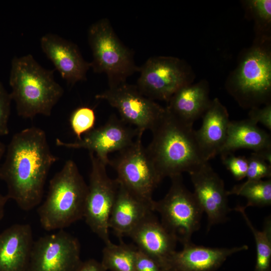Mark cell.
<instances>
[{
    "mask_svg": "<svg viewBox=\"0 0 271 271\" xmlns=\"http://www.w3.org/2000/svg\"><path fill=\"white\" fill-rule=\"evenodd\" d=\"M211 101L208 83L202 80L179 89L167 102L165 108L180 121L193 126L196 120L203 116Z\"/></svg>",
    "mask_w": 271,
    "mask_h": 271,
    "instance_id": "cell-21",
    "label": "cell"
},
{
    "mask_svg": "<svg viewBox=\"0 0 271 271\" xmlns=\"http://www.w3.org/2000/svg\"><path fill=\"white\" fill-rule=\"evenodd\" d=\"M166 111L151 131L147 153L163 180L189 174L207 162L198 146L193 126L187 125Z\"/></svg>",
    "mask_w": 271,
    "mask_h": 271,
    "instance_id": "cell-2",
    "label": "cell"
},
{
    "mask_svg": "<svg viewBox=\"0 0 271 271\" xmlns=\"http://www.w3.org/2000/svg\"><path fill=\"white\" fill-rule=\"evenodd\" d=\"M134 271H166L154 258L137 247Z\"/></svg>",
    "mask_w": 271,
    "mask_h": 271,
    "instance_id": "cell-31",
    "label": "cell"
},
{
    "mask_svg": "<svg viewBox=\"0 0 271 271\" xmlns=\"http://www.w3.org/2000/svg\"><path fill=\"white\" fill-rule=\"evenodd\" d=\"M140 133H143L112 114L105 124L93 128L80 140L65 142L57 139L56 145L70 149L87 150L107 166L109 164V153L119 152L127 148Z\"/></svg>",
    "mask_w": 271,
    "mask_h": 271,
    "instance_id": "cell-13",
    "label": "cell"
},
{
    "mask_svg": "<svg viewBox=\"0 0 271 271\" xmlns=\"http://www.w3.org/2000/svg\"><path fill=\"white\" fill-rule=\"evenodd\" d=\"M91 164L88 191L84 216L90 229L104 242L110 241L108 220L119 184L107 175L106 165L92 152H89Z\"/></svg>",
    "mask_w": 271,
    "mask_h": 271,
    "instance_id": "cell-10",
    "label": "cell"
},
{
    "mask_svg": "<svg viewBox=\"0 0 271 271\" xmlns=\"http://www.w3.org/2000/svg\"><path fill=\"white\" fill-rule=\"evenodd\" d=\"M12 100L10 93L0 81V136H7L9 133L8 123Z\"/></svg>",
    "mask_w": 271,
    "mask_h": 271,
    "instance_id": "cell-30",
    "label": "cell"
},
{
    "mask_svg": "<svg viewBox=\"0 0 271 271\" xmlns=\"http://www.w3.org/2000/svg\"><path fill=\"white\" fill-rule=\"evenodd\" d=\"M87 39L92 54L90 67L94 72L106 75L108 87L126 82L139 71L131 50L119 39L107 18L89 27Z\"/></svg>",
    "mask_w": 271,
    "mask_h": 271,
    "instance_id": "cell-6",
    "label": "cell"
},
{
    "mask_svg": "<svg viewBox=\"0 0 271 271\" xmlns=\"http://www.w3.org/2000/svg\"><path fill=\"white\" fill-rule=\"evenodd\" d=\"M243 245L231 248L209 247L197 245L191 242L183 245V249L174 251L167 262L168 271H214L230 255L245 250Z\"/></svg>",
    "mask_w": 271,
    "mask_h": 271,
    "instance_id": "cell-16",
    "label": "cell"
},
{
    "mask_svg": "<svg viewBox=\"0 0 271 271\" xmlns=\"http://www.w3.org/2000/svg\"><path fill=\"white\" fill-rule=\"evenodd\" d=\"M95 98L106 101L117 110L124 122L142 133L152 131L166 111L165 107L143 95L136 85L126 82L108 87Z\"/></svg>",
    "mask_w": 271,
    "mask_h": 271,
    "instance_id": "cell-11",
    "label": "cell"
},
{
    "mask_svg": "<svg viewBox=\"0 0 271 271\" xmlns=\"http://www.w3.org/2000/svg\"><path fill=\"white\" fill-rule=\"evenodd\" d=\"M96 121L95 111L90 107L82 106L76 108L69 118L70 127L77 140H80L93 128Z\"/></svg>",
    "mask_w": 271,
    "mask_h": 271,
    "instance_id": "cell-26",
    "label": "cell"
},
{
    "mask_svg": "<svg viewBox=\"0 0 271 271\" xmlns=\"http://www.w3.org/2000/svg\"><path fill=\"white\" fill-rule=\"evenodd\" d=\"M234 210L241 214L251 231L256 244V256L254 271H271V219L268 217L261 231L256 229L245 213V208L238 205Z\"/></svg>",
    "mask_w": 271,
    "mask_h": 271,
    "instance_id": "cell-23",
    "label": "cell"
},
{
    "mask_svg": "<svg viewBox=\"0 0 271 271\" xmlns=\"http://www.w3.org/2000/svg\"><path fill=\"white\" fill-rule=\"evenodd\" d=\"M222 162L237 181L246 177L248 160L245 156H235L233 153L220 155Z\"/></svg>",
    "mask_w": 271,
    "mask_h": 271,
    "instance_id": "cell-29",
    "label": "cell"
},
{
    "mask_svg": "<svg viewBox=\"0 0 271 271\" xmlns=\"http://www.w3.org/2000/svg\"><path fill=\"white\" fill-rule=\"evenodd\" d=\"M76 271H107L101 264L94 259H89L81 262Z\"/></svg>",
    "mask_w": 271,
    "mask_h": 271,
    "instance_id": "cell-33",
    "label": "cell"
},
{
    "mask_svg": "<svg viewBox=\"0 0 271 271\" xmlns=\"http://www.w3.org/2000/svg\"><path fill=\"white\" fill-rule=\"evenodd\" d=\"M34 241L29 224H14L0 232V271H28Z\"/></svg>",
    "mask_w": 271,
    "mask_h": 271,
    "instance_id": "cell-18",
    "label": "cell"
},
{
    "mask_svg": "<svg viewBox=\"0 0 271 271\" xmlns=\"http://www.w3.org/2000/svg\"><path fill=\"white\" fill-rule=\"evenodd\" d=\"M137 247L167 269V262L175 251V238L164 227L154 215L147 216L128 235Z\"/></svg>",
    "mask_w": 271,
    "mask_h": 271,
    "instance_id": "cell-17",
    "label": "cell"
},
{
    "mask_svg": "<svg viewBox=\"0 0 271 271\" xmlns=\"http://www.w3.org/2000/svg\"><path fill=\"white\" fill-rule=\"evenodd\" d=\"M6 147L5 144L0 141V167L1 165L2 159L5 154Z\"/></svg>",
    "mask_w": 271,
    "mask_h": 271,
    "instance_id": "cell-35",
    "label": "cell"
},
{
    "mask_svg": "<svg viewBox=\"0 0 271 271\" xmlns=\"http://www.w3.org/2000/svg\"><path fill=\"white\" fill-rule=\"evenodd\" d=\"M263 40L243 55L227 85L229 93L244 108L270 103L271 54Z\"/></svg>",
    "mask_w": 271,
    "mask_h": 271,
    "instance_id": "cell-5",
    "label": "cell"
},
{
    "mask_svg": "<svg viewBox=\"0 0 271 271\" xmlns=\"http://www.w3.org/2000/svg\"><path fill=\"white\" fill-rule=\"evenodd\" d=\"M136 85L139 90L153 100L167 102L180 88L192 83L193 73L183 60L172 56L149 58L141 67Z\"/></svg>",
    "mask_w": 271,
    "mask_h": 271,
    "instance_id": "cell-9",
    "label": "cell"
},
{
    "mask_svg": "<svg viewBox=\"0 0 271 271\" xmlns=\"http://www.w3.org/2000/svg\"><path fill=\"white\" fill-rule=\"evenodd\" d=\"M9 200L7 195L0 194V221L4 216L5 206Z\"/></svg>",
    "mask_w": 271,
    "mask_h": 271,
    "instance_id": "cell-34",
    "label": "cell"
},
{
    "mask_svg": "<svg viewBox=\"0 0 271 271\" xmlns=\"http://www.w3.org/2000/svg\"><path fill=\"white\" fill-rule=\"evenodd\" d=\"M202 118V125L199 129L194 130V134L203 159L209 162L220 154L230 120L226 108L218 98L212 100Z\"/></svg>",
    "mask_w": 271,
    "mask_h": 271,
    "instance_id": "cell-19",
    "label": "cell"
},
{
    "mask_svg": "<svg viewBox=\"0 0 271 271\" xmlns=\"http://www.w3.org/2000/svg\"><path fill=\"white\" fill-rule=\"evenodd\" d=\"M189 174L194 188L193 194L207 216L208 230L212 225L226 221L231 209L228 205V195L223 180L209 162Z\"/></svg>",
    "mask_w": 271,
    "mask_h": 271,
    "instance_id": "cell-14",
    "label": "cell"
},
{
    "mask_svg": "<svg viewBox=\"0 0 271 271\" xmlns=\"http://www.w3.org/2000/svg\"><path fill=\"white\" fill-rule=\"evenodd\" d=\"M87 191L76 164L68 160L50 180L46 199L37 208L43 229H64L83 218Z\"/></svg>",
    "mask_w": 271,
    "mask_h": 271,
    "instance_id": "cell-4",
    "label": "cell"
},
{
    "mask_svg": "<svg viewBox=\"0 0 271 271\" xmlns=\"http://www.w3.org/2000/svg\"><path fill=\"white\" fill-rule=\"evenodd\" d=\"M248 118L256 123H260L267 129L271 130V103H267L264 106L254 107L250 109Z\"/></svg>",
    "mask_w": 271,
    "mask_h": 271,
    "instance_id": "cell-32",
    "label": "cell"
},
{
    "mask_svg": "<svg viewBox=\"0 0 271 271\" xmlns=\"http://www.w3.org/2000/svg\"><path fill=\"white\" fill-rule=\"evenodd\" d=\"M143 134L118 152L109 165L116 171V180L119 185L153 207V193L162 179L143 145Z\"/></svg>",
    "mask_w": 271,
    "mask_h": 271,
    "instance_id": "cell-8",
    "label": "cell"
},
{
    "mask_svg": "<svg viewBox=\"0 0 271 271\" xmlns=\"http://www.w3.org/2000/svg\"><path fill=\"white\" fill-rule=\"evenodd\" d=\"M244 3L257 29L260 31H268L271 24V1L249 0L245 1Z\"/></svg>",
    "mask_w": 271,
    "mask_h": 271,
    "instance_id": "cell-27",
    "label": "cell"
},
{
    "mask_svg": "<svg viewBox=\"0 0 271 271\" xmlns=\"http://www.w3.org/2000/svg\"><path fill=\"white\" fill-rule=\"evenodd\" d=\"M171 179L169 191L163 199L154 201L153 210L160 215L164 227L184 245L191 242L192 234L199 229L203 211L182 175Z\"/></svg>",
    "mask_w": 271,
    "mask_h": 271,
    "instance_id": "cell-7",
    "label": "cell"
},
{
    "mask_svg": "<svg viewBox=\"0 0 271 271\" xmlns=\"http://www.w3.org/2000/svg\"><path fill=\"white\" fill-rule=\"evenodd\" d=\"M153 212L152 205L119 184L109 217V229L111 228L119 238L128 236L140 223Z\"/></svg>",
    "mask_w": 271,
    "mask_h": 271,
    "instance_id": "cell-22",
    "label": "cell"
},
{
    "mask_svg": "<svg viewBox=\"0 0 271 271\" xmlns=\"http://www.w3.org/2000/svg\"><path fill=\"white\" fill-rule=\"evenodd\" d=\"M43 52L52 62L61 77L70 85L86 80L90 62L83 57L77 45L52 33L40 39Z\"/></svg>",
    "mask_w": 271,
    "mask_h": 271,
    "instance_id": "cell-15",
    "label": "cell"
},
{
    "mask_svg": "<svg viewBox=\"0 0 271 271\" xmlns=\"http://www.w3.org/2000/svg\"><path fill=\"white\" fill-rule=\"evenodd\" d=\"M247 180H259L271 176V165L255 153L247 158Z\"/></svg>",
    "mask_w": 271,
    "mask_h": 271,
    "instance_id": "cell-28",
    "label": "cell"
},
{
    "mask_svg": "<svg viewBox=\"0 0 271 271\" xmlns=\"http://www.w3.org/2000/svg\"><path fill=\"white\" fill-rule=\"evenodd\" d=\"M137 247L122 241L118 244L112 242L105 243L100 262L104 268L110 271H134Z\"/></svg>",
    "mask_w": 271,
    "mask_h": 271,
    "instance_id": "cell-24",
    "label": "cell"
},
{
    "mask_svg": "<svg viewBox=\"0 0 271 271\" xmlns=\"http://www.w3.org/2000/svg\"><path fill=\"white\" fill-rule=\"evenodd\" d=\"M228 195H236L245 197L249 206L264 207L271 205V180H246L235 185L227 191Z\"/></svg>",
    "mask_w": 271,
    "mask_h": 271,
    "instance_id": "cell-25",
    "label": "cell"
},
{
    "mask_svg": "<svg viewBox=\"0 0 271 271\" xmlns=\"http://www.w3.org/2000/svg\"><path fill=\"white\" fill-rule=\"evenodd\" d=\"M6 152L0 179L6 184V195L22 210H31L41 204L49 172L58 158L44 130L36 126L14 134Z\"/></svg>",
    "mask_w": 271,
    "mask_h": 271,
    "instance_id": "cell-1",
    "label": "cell"
},
{
    "mask_svg": "<svg viewBox=\"0 0 271 271\" xmlns=\"http://www.w3.org/2000/svg\"><path fill=\"white\" fill-rule=\"evenodd\" d=\"M54 70L43 68L31 54L15 57L11 62L9 84L17 114L25 119L51 115L64 94L55 80Z\"/></svg>",
    "mask_w": 271,
    "mask_h": 271,
    "instance_id": "cell-3",
    "label": "cell"
},
{
    "mask_svg": "<svg viewBox=\"0 0 271 271\" xmlns=\"http://www.w3.org/2000/svg\"><path fill=\"white\" fill-rule=\"evenodd\" d=\"M241 149L253 151L271 165V137L249 118L230 121L227 138L220 155Z\"/></svg>",
    "mask_w": 271,
    "mask_h": 271,
    "instance_id": "cell-20",
    "label": "cell"
},
{
    "mask_svg": "<svg viewBox=\"0 0 271 271\" xmlns=\"http://www.w3.org/2000/svg\"><path fill=\"white\" fill-rule=\"evenodd\" d=\"M78 239L64 229L33 243L28 271H76L82 260Z\"/></svg>",
    "mask_w": 271,
    "mask_h": 271,
    "instance_id": "cell-12",
    "label": "cell"
}]
</instances>
